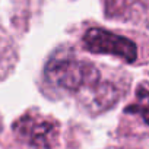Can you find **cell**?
<instances>
[{"mask_svg":"<svg viewBox=\"0 0 149 149\" xmlns=\"http://www.w3.org/2000/svg\"><path fill=\"white\" fill-rule=\"evenodd\" d=\"M45 76L56 86L73 92L88 89L94 94L101 84L100 70L94 64L72 57L53 58L45 67Z\"/></svg>","mask_w":149,"mask_h":149,"instance_id":"cell-1","label":"cell"},{"mask_svg":"<svg viewBox=\"0 0 149 149\" xmlns=\"http://www.w3.org/2000/svg\"><path fill=\"white\" fill-rule=\"evenodd\" d=\"M84 47L91 53L111 54L127 63H133L137 58V47L132 40L102 28L88 29L84 35Z\"/></svg>","mask_w":149,"mask_h":149,"instance_id":"cell-2","label":"cell"},{"mask_svg":"<svg viewBox=\"0 0 149 149\" xmlns=\"http://www.w3.org/2000/svg\"><path fill=\"white\" fill-rule=\"evenodd\" d=\"M13 130L21 140L35 149H51L58 137V124L42 116H24L15 123Z\"/></svg>","mask_w":149,"mask_h":149,"instance_id":"cell-3","label":"cell"},{"mask_svg":"<svg viewBox=\"0 0 149 149\" xmlns=\"http://www.w3.org/2000/svg\"><path fill=\"white\" fill-rule=\"evenodd\" d=\"M105 13L110 18H129L139 0H104Z\"/></svg>","mask_w":149,"mask_h":149,"instance_id":"cell-4","label":"cell"},{"mask_svg":"<svg viewBox=\"0 0 149 149\" xmlns=\"http://www.w3.org/2000/svg\"><path fill=\"white\" fill-rule=\"evenodd\" d=\"M126 113L139 114L143 121L149 126V91L143 86H139L136 91V100L134 102L126 108Z\"/></svg>","mask_w":149,"mask_h":149,"instance_id":"cell-5","label":"cell"}]
</instances>
